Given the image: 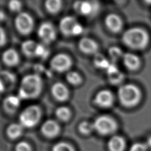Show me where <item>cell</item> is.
<instances>
[{"mask_svg": "<svg viewBox=\"0 0 151 151\" xmlns=\"http://www.w3.org/2000/svg\"><path fill=\"white\" fill-rule=\"evenodd\" d=\"M42 89V80L38 74H29L21 80L18 97L22 100L34 99L39 96Z\"/></svg>", "mask_w": 151, "mask_h": 151, "instance_id": "6da1fadb", "label": "cell"}, {"mask_svg": "<svg viewBox=\"0 0 151 151\" xmlns=\"http://www.w3.org/2000/svg\"><path fill=\"white\" fill-rule=\"evenodd\" d=\"M147 32L140 28H131L126 30L123 36V43L128 47L140 50L145 48L149 42Z\"/></svg>", "mask_w": 151, "mask_h": 151, "instance_id": "7a4b0ae2", "label": "cell"}, {"mask_svg": "<svg viewBox=\"0 0 151 151\" xmlns=\"http://www.w3.org/2000/svg\"><path fill=\"white\" fill-rule=\"evenodd\" d=\"M119 101L126 107H133L140 101L142 93L135 85L127 84L120 86L117 92Z\"/></svg>", "mask_w": 151, "mask_h": 151, "instance_id": "3957f363", "label": "cell"}, {"mask_svg": "<svg viewBox=\"0 0 151 151\" xmlns=\"http://www.w3.org/2000/svg\"><path fill=\"white\" fill-rule=\"evenodd\" d=\"M94 130L101 136H113L118 129V124L112 117L101 115L97 117L93 123Z\"/></svg>", "mask_w": 151, "mask_h": 151, "instance_id": "277c9868", "label": "cell"}, {"mask_svg": "<svg viewBox=\"0 0 151 151\" xmlns=\"http://www.w3.org/2000/svg\"><path fill=\"white\" fill-rule=\"evenodd\" d=\"M41 116L42 110L38 106H28L21 112L19 116V123L24 127H33L38 123Z\"/></svg>", "mask_w": 151, "mask_h": 151, "instance_id": "5b68a950", "label": "cell"}, {"mask_svg": "<svg viewBox=\"0 0 151 151\" xmlns=\"http://www.w3.org/2000/svg\"><path fill=\"white\" fill-rule=\"evenodd\" d=\"M58 26L61 32L66 37L79 35L84 30L81 24L74 16L71 15L63 17L60 21Z\"/></svg>", "mask_w": 151, "mask_h": 151, "instance_id": "8992f818", "label": "cell"}, {"mask_svg": "<svg viewBox=\"0 0 151 151\" xmlns=\"http://www.w3.org/2000/svg\"><path fill=\"white\" fill-rule=\"evenodd\" d=\"M14 25L19 34L23 35H28L31 34L34 29V19L29 14L21 12L16 15Z\"/></svg>", "mask_w": 151, "mask_h": 151, "instance_id": "52a82bcc", "label": "cell"}, {"mask_svg": "<svg viewBox=\"0 0 151 151\" xmlns=\"http://www.w3.org/2000/svg\"><path fill=\"white\" fill-rule=\"evenodd\" d=\"M37 35L44 44L47 45L54 42L57 38V30L50 22H42L37 30Z\"/></svg>", "mask_w": 151, "mask_h": 151, "instance_id": "ba28073f", "label": "cell"}, {"mask_svg": "<svg viewBox=\"0 0 151 151\" xmlns=\"http://www.w3.org/2000/svg\"><path fill=\"white\" fill-rule=\"evenodd\" d=\"M72 65V60L69 55L65 53H58L50 60V66L57 73L68 71Z\"/></svg>", "mask_w": 151, "mask_h": 151, "instance_id": "9c48e42d", "label": "cell"}, {"mask_svg": "<svg viewBox=\"0 0 151 151\" xmlns=\"http://www.w3.org/2000/svg\"><path fill=\"white\" fill-rule=\"evenodd\" d=\"M74 11L80 15L90 17L95 14L99 8V5L95 1H76L73 4Z\"/></svg>", "mask_w": 151, "mask_h": 151, "instance_id": "30bf717a", "label": "cell"}, {"mask_svg": "<svg viewBox=\"0 0 151 151\" xmlns=\"http://www.w3.org/2000/svg\"><path fill=\"white\" fill-rule=\"evenodd\" d=\"M114 99L113 93L108 90L99 91L94 99V103L99 107L102 108L111 107L114 103Z\"/></svg>", "mask_w": 151, "mask_h": 151, "instance_id": "8fae6325", "label": "cell"}, {"mask_svg": "<svg viewBox=\"0 0 151 151\" xmlns=\"http://www.w3.org/2000/svg\"><path fill=\"white\" fill-rule=\"evenodd\" d=\"M127 142L125 138L119 134H114L109 138L107 147L108 151H126Z\"/></svg>", "mask_w": 151, "mask_h": 151, "instance_id": "7c38bea8", "label": "cell"}, {"mask_svg": "<svg viewBox=\"0 0 151 151\" xmlns=\"http://www.w3.org/2000/svg\"><path fill=\"white\" fill-rule=\"evenodd\" d=\"M51 91L54 98L59 101H65L70 96L68 88L61 82L55 83L51 87Z\"/></svg>", "mask_w": 151, "mask_h": 151, "instance_id": "4fadbf2b", "label": "cell"}, {"mask_svg": "<svg viewBox=\"0 0 151 151\" xmlns=\"http://www.w3.org/2000/svg\"><path fill=\"white\" fill-rule=\"evenodd\" d=\"M79 50L86 54H95L99 50L98 44L89 37H83L78 44Z\"/></svg>", "mask_w": 151, "mask_h": 151, "instance_id": "5bb4252c", "label": "cell"}, {"mask_svg": "<svg viewBox=\"0 0 151 151\" xmlns=\"http://www.w3.org/2000/svg\"><path fill=\"white\" fill-rule=\"evenodd\" d=\"M59 124L54 120L48 119L45 121L41 126V133L47 137H54L60 132Z\"/></svg>", "mask_w": 151, "mask_h": 151, "instance_id": "9a60e30c", "label": "cell"}, {"mask_svg": "<svg viewBox=\"0 0 151 151\" xmlns=\"http://www.w3.org/2000/svg\"><path fill=\"white\" fill-rule=\"evenodd\" d=\"M21 100L18 95H9L6 96L2 103L4 110L8 114L15 113L20 106Z\"/></svg>", "mask_w": 151, "mask_h": 151, "instance_id": "2e32d148", "label": "cell"}, {"mask_svg": "<svg viewBox=\"0 0 151 151\" xmlns=\"http://www.w3.org/2000/svg\"><path fill=\"white\" fill-rule=\"evenodd\" d=\"M3 63L8 67H14L19 62V56L18 52L14 48L5 50L2 54Z\"/></svg>", "mask_w": 151, "mask_h": 151, "instance_id": "e0dca14e", "label": "cell"}, {"mask_svg": "<svg viewBox=\"0 0 151 151\" xmlns=\"http://www.w3.org/2000/svg\"><path fill=\"white\" fill-rule=\"evenodd\" d=\"M105 24L107 28L113 32L120 31L123 27L122 19L115 14H109L106 17Z\"/></svg>", "mask_w": 151, "mask_h": 151, "instance_id": "ac0fdd59", "label": "cell"}, {"mask_svg": "<svg viewBox=\"0 0 151 151\" xmlns=\"http://www.w3.org/2000/svg\"><path fill=\"white\" fill-rule=\"evenodd\" d=\"M122 59L125 67L130 70H136L140 66V60L139 58L133 53H124Z\"/></svg>", "mask_w": 151, "mask_h": 151, "instance_id": "d6986e66", "label": "cell"}, {"mask_svg": "<svg viewBox=\"0 0 151 151\" xmlns=\"http://www.w3.org/2000/svg\"><path fill=\"white\" fill-rule=\"evenodd\" d=\"M38 44L32 40L23 41L21 45L22 53L27 57H32L36 56V51Z\"/></svg>", "mask_w": 151, "mask_h": 151, "instance_id": "ffe728a7", "label": "cell"}, {"mask_svg": "<svg viewBox=\"0 0 151 151\" xmlns=\"http://www.w3.org/2000/svg\"><path fill=\"white\" fill-rule=\"evenodd\" d=\"M106 71L109 81L113 84H119L123 80L124 75L119 70L116 64L111 65Z\"/></svg>", "mask_w": 151, "mask_h": 151, "instance_id": "44dd1931", "label": "cell"}, {"mask_svg": "<svg viewBox=\"0 0 151 151\" xmlns=\"http://www.w3.org/2000/svg\"><path fill=\"white\" fill-rule=\"evenodd\" d=\"M23 131V126L20 123H12L6 129L7 136L12 139H15L19 137Z\"/></svg>", "mask_w": 151, "mask_h": 151, "instance_id": "7402d4cb", "label": "cell"}, {"mask_svg": "<svg viewBox=\"0 0 151 151\" xmlns=\"http://www.w3.org/2000/svg\"><path fill=\"white\" fill-rule=\"evenodd\" d=\"M62 5V1L60 0H47L44 4L47 11L53 15L58 14L61 11Z\"/></svg>", "mask_w": 151, "mask_h": 151, "instance_id": "603a6c76", "label": "cell"}, {"mask_svg": "<svg viewBox=\"0 0 151 151\" xmlns=\"http://www.w3.org/2000/svg\"><path fill=\"white\" fill-rule=\"evenodd\" d=\"M0 79L3 82L6 89L12 87L15 82V75L7 71H3L0 73Z\"/></svg>", "mask_w": 151, "mask_h": 151, "instance_id": "cb8c5ba5", "label": "cell"}, {"mask_svg": "<svg viewBox=\"0 0 151 151\" xmlns=\"http://www.w3.org/2000/svg\"><path fill=\"white\" fill-rule=\"evenodd\" d=\"M55 114L60 120L66 122L70 119L71 111L70 109L66 106H60L55 110Z\"/></svg>", "mask_w": 151, "mask_h": 151, "instance_id": "d4e9b609", "label": "cell"}, {"mask_svg": "<svg viewBox=\"0 0 151 151\" xmlns=\"http://www.w3.org/2000/svg\"><path fill=\"white\" fill-rule=\"evenodd\" d=\"M66 80L73 86H78L82 82V78L80 74L74 71H68L65 76Z\"/></svg>", "mask_w": 151, "mask_h": 151, "instance_id": "484cf974", "label": "cell"}, {"mask_svg": "<svg viewBox=\"0 0 151 151\" xmlns=\"http://www.w3.org/2000/svg\"><path fill=\"white\" fill-rule=\"evenodd\" d=\"M94 63L96 67L100 68L106 70L107 68V67L110 64V61L106 58H105L101 54H99L96 55L94 60Z\"/></svg>", "mask_w": 151, "mask_h": 151, "instance_id": "4316f807", "label": "cell"}, {"mask_svg": "<svg viewBox=\"0 0 151 151\" xmlns=\"http://www.w3.org/2000/svg\"><path fill=\"white\" fill-rule=\"evenodd\" d=\"M78 128L80 132L83 134H89L94 130L93 123L86 121L81 122Z\"/></svg>", "mask_w": 151, "mask_h": 151, "instance_id": "83f0119b", "label": "cell"}, {"mask_svg": "<svg viewBox=\"0 0 151 151\" xmlns=\"http://www.w3.org/2000/svg\"><path fill=\"white\" fill-rule=\"evenodd\" d=\"M109 54L114 62L122 58L124 54L120 48L117 47H111L109 50Z\"/></svg>", "mask_w": 151, "mask_h": 151, "instance_id": "f1b7e54d", "label": "cell"}, {"mask_svg": "<svg viewBox=\"0 0 151 151\" xmlns=\"http://www.w3.org/2000/svg\"><path fill=\"white\" fill-rule=\"evenodd\" d=\"M148 144L142 142H134L129 148V151H148Z\"/></svg>", "mask_w": 151, "mask_h": 151, "instance_id": "f546056e", "label": "cell"}, {"mask_svg": "<svg viewBox=\"0 0 151 151\" xmlns=\"http://www.w3.org/2000/svg\"><path fill=\"white\" fill-rule=\"evenodd\" d=\"M52 151H74V149L70 144L61 142L56 143L53 146Z\"/></svg>", "mask_w": 151, "mask_h": 151, "instance_id": "4dcf8cb0", "label": "cell"}, {"mask_svg": "<svg viewBox=\"0 0 151 151\" xmlns=\"http://www.w3.org/2000/svg\"><path fill=\"white\" fill-rule=\"evenodd\" d=\"M8 7L12 12H21L22 4L21 1L17 0H12L8 2Z\"/></svg>", "mask_w": 151, "mask_h": 151, "instance_id": "1f68e13d", "label": "cell"}, {"mask_svg": "<svg viewBox=\"0 0 151 151\" xmlns=\"http://www.w3.org/2000/svg\"><path fill=\"white\" fill-rule=\"evenodd\" d=\"M45 44H38L37 51H36V56L38 57L44 58L48 55V50L47 47L45 46Z\"/></svg>", "mask_w": 151, "mask_h": 151, "instance_id": "d6a6232c", "label": "cell"}, {"mask_svg": "<svg viewBox=\"0 0 151 151\" xmlns=\"http://www.w3.org/2000/svg\"><path fill=\"white\" fill-rule=\"evenodd\" d=\"M15 151H31V147L27 142L21 141L17 144Z\"/></svg>", "mask_w": 151, "mask_h": 151, "instance_id": "836d02e7", "label": "cell"}, {"mask_svg": "<svg viewBox=\"0 0 151 151\" xmlns=\"http://www.w3.org/2000/svg\"><path fill=\"white\" fill-rule=\"evenodd\" d=\"M6 42V35L5 31L0 26V47L4 46Z\"/></svg>", "mask_w": 151, "mask_h": 151, "instance_id": "e575fe53", "label": "cell"}, {"mask_svg": "<svg viewBox=\"0 0 151 151\" xmlns=\"http://www.w3.org/2000/svg\"><path fill=\"white\" fill-rule=\"evenodd\" d=\"M6 18V15L5 12L0 9V22L4 21Z\"/></svg>", "mask_w": 151, "mask_h": 151, "instance_id": "d590c367", "label": "cell"}]
</instances>
